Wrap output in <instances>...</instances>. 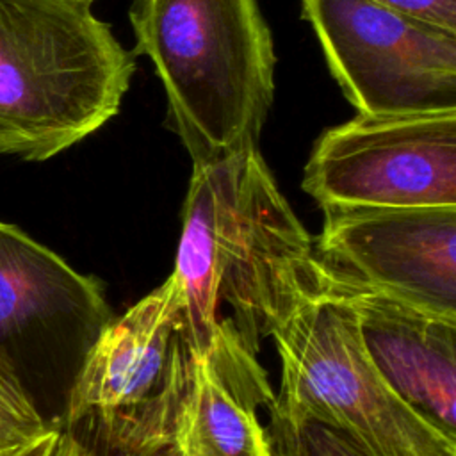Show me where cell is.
I'll return each mask as SVG.
<instances>
[{
  "label": "cell",
  "instance_id": "6da1fadb",
  "mask_svg": "<svg viewBox=\"0 0 456 456\" xmlns=\"http://www.w3.org/2000/svg\"><path fill=\"white\" fill-rule=\"evenodd\" d=\"M171 278L194 353L212 340L221 299L240 340L258 353L264 338L322 290L312 240L258 144L192 164Z\"/></svg>",
  "mask_w": 456,
  "mask_h": 456
},
{
  "label": "cell",
  "instance_id": "7a4b0ae2",
  "mask_svg": "<svg viewBox=\"0 0 456 456\" xmlns=\"http://www.w3.org/2000/svg\"><path fill=\"white\" fill-rule=\"evenodd\" d=\"M128 20L192 164L258 144L276 66L258 0H132Z\"/></svg>",
  "mask_w": 456,
  "mask_h": 456
},
{
  "label": "cell",
  "instance_id": "3957f363",
  "mask_svg": "<svg viewBox=\"0 0 456 456\" xmlns=\"http://www.w3.org/2000/svg\"><path fill=\"white\" fill-rule=\"evenodd\" d=\"M134 53L86 0H0V155L48 160L112 119Z\"/></svg>",
  "mask_w": 456,
  "mask_h": 456
},
{
  "label": "cell",
  "instance_id": "277c9868",
  "mask_svg": "<svg viewBox=\"0 0 456 456\" xmlns=\"http://www.w3.org/2000/svg\"><path fill=\"white\" fill-rule=\"evenodd\" d=\"M191 354L169 276L102 330L69 390L59 431L89 456H176Z\"/></svg>",
  "mask_w": 456,
  "mask_h": 456
},
{
  "label": "cell",
  "instance_id": "5b68a950",
  "mask_svg": "<svg viewBox=\"0 0 456 456\" xmlns=\"http://www.w3.org/2000/svg\"><path fill=\"white\" fill-rule=\"evenodd\" d=\"M273 338L281 363L274 395L280 410L342 431L369 456H456V440L406 404L378 372L344 294L322 287Z\"/></svg>",
  "mask_w": 456,
  "mask_h": 456
},
{
  "label": "cell",
  "instance_id": "8992f818",
  "mask_svg": "<svg viewBox=\"0 0 456 456\" xmlns=\"http://www.w3.org/2000/svg\"><path fill=\"white\" fill-rule=\"evenodd\" d=\"M102 285L0 221V365L61 429L84 358L110 322Z\"/></svg>",
  "mask_w": 456,
  "mask_h": 456
},
{
  "label": "cell",
  "instance_id": "52a82bcc",
  "mask_svg": "<svg viewBox=\"0 0 456 456\" xmlns=\"http://www.w3.org/2000/svg\"><path fill=\"white\" fill-rule=\"evenodd\" d=\"M301 187L322 210L456 207V110L356 114L330 126Z\"/></svg>",
  "mask_w": 456,
  "mask_h": 456
},
{
  "label": "cell",
  "instance_id": "ba28073f",
  "mask_svg": "<svg viewBox=\"0 0 456 456\" xmlns=\"http://www.w3.org/2000/svg\"><path fill=\"white\" fill-rule=\"evenodd\" d=\"M301 16L358 114L456 110V34L372 0H301Z\"/></svg>",
  "mask_w": 456,
  "mask_h": 456
},
{
  "label": "cell",
  "instance_id": "9c48e42d",
  "mask_svg": "<svg viewBox=\"0 0 456 456\" xmlns=\"http://www.w3.org/2000/svg\"><path fill=\"white\" fill-rule=\"evenodd\" d=\"M324 281L456 319V207L324 208Z\"/></svg>",
  "mask_w": 456,
  "mask_h": 456
},
{
  "label": "cell",
  "instance_id": "30bf717a",
  "mask_svg": "<svg viewBox=\"0 0 456 456\" xmlns=\"http://www.w3.org/2000/svg\"><path fill=\"white\" fill-rule=\"evenodd\" d=\"M354 312L365 353L387 385L445 436L456 440V319L385 294L324 281Z\"/></svg>",
  "mask_w": 456,
  "mask_h": 456
},
{
  "label": "cell",
  "instance_id": "8fae6325",
  "mask_svg": "<svg viewBox=\"0 0 456 456\" xmlns=\"http://www.w3.org/2000/svg\"><path fill=\"white\" fill-rule=\"evenodd\" d=\"M273 397L256 353L240 340L230 317H221L208 346L191 354L176 456H271L256 410Z\"/></svg>",
  "mask_w": 456,
  "mask_h": 456
},
{
  "label": "cell",
  "instance_id": "7c38bea8",
  "mask_svg": "<svg viewBox=\"0 0 456 456\" xmlns=\"http://www.w3.org/2000/svg\"><path fill=\"white\" fill-rule=\"evenodd\" d=\"M271 456H369L342 431L280 410L274 397L264 406Z\"/></svg>",
  "mask_w": 456,
  "mask_h": 456
},
{
  "label": "cell",
  "instance_id": "4fadbf2b",
  "mask_svg": "<svg viewBox=\"0 0 456 456\" xmlns=\"http://www.w3.org/2000/svg\"><path fill=\"white\" fill-rule=\"evenodd\" d=\"M52 431L20 383L0 365V456H20Z\"/></svg>",
  "mask_w": 456,
  "mask_h": 456
},
{
  "label": "cell",
  "instance_id": "5bb4252c",
  "mask_svg": "<svg viewBox=\"0 0 456 456\" xmlns=\"http://www.w3.org/2000/svg\"><path fill=\"white\" fill-rule=\"evenodd\" d=\"M422 23L456 34V0H372Z\"/></svg>",
  "mask_w": 456,
  "mask_h": 456
},
{
  "label": "cell",
  "instance_id": "9a60e30c",
  "mask_svg": "<svg viewBox=\"0 0 456 456\" xmlns=\"http://www.w3.org/2000/svg\"><path fill=\"white\" fill-rule=\"evenodd\" d=\"M59 429L48 433L45 438H41L37 444H34L30 449H27L25 452H21L20 456H52L55 444L59 440Z\"/></svg>",
  "mask_w": 456,
  "mask_h": 456
},
{
  "label": "cell",
  "instance_id": "2e32d148",
  "mask_svg": "<svg viewBox=\"0 0 456 456\" xmlns=\"http://www.w3.org/2000/svg\"><path fill=\"white\" fill-rule=\"evenodd\" d=\"M52 456H89V454L86 451H82L68 435H64L61 431Z\"/></svg>",
  "mask_w": 456,
  "mask_h": 456
},
{
  "label": "cell",
  "instance_id": "e0dca14e",
  "mask_svg": "<svg viewBox=\"0 0 456 456\" xmlns=\"http://www.w3.org/2000/svg\"><path fill=\"white\" fill-rule=\"evenodd\" d=\"M86 2H89V4H93V0H86Z\"/></svg>",
  "mask_w": 456,
  "mask_h": 456
}]
</instances>
